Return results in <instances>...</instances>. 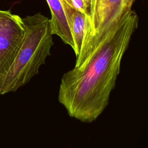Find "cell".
Instances as JSON below:
<instances>
[{
    "label": "cell",
    "instance_id": "6da1fadb",
    "mask_svg": "<svg viewBox=\"0 0 148 148\" xmlns=\"http://www.w3.org/2000/svg\"><path fill=\"white\" fill-rule=\"evenodd\" d=\"M138 22L135 11L127 10L83 64L63 75L58 99L70 117L91 123L108 106L121 60Z\"/></svg>",
    "mask_w": 148,
    "mask_h": 148
},
{
    "label": "cell",
    "instance_id": "7a4b0ae2",
    "mask_svg": "<svg viewBox=\"0 0 148 148\" xmlns=\"http://www.w3.org/2000/svg\"><path fill=\"white\" fill-rule=\"evenodd\" d=\"M24 36L8 69L0 75V95L16 91L38 74L53 45L50 19L40 13L23 18Z\"/></svg>",
    "mask_w": 148,
    "mask_h": 148
},
{
    "label": "cell",
    "instance_id": "3957f363",
    "mask_svg": "<svg viewBox=\"0 0 148 148\" xmlns=\"http://www.w3.org/2000/svg\"><path fill=\"white\" fill-rule=\"evenodd\" d=\"M25 32L23 18L5 10L0 15V75L9 67L22 43Z\"/></svg>",
    "mask_w": 148,
    "mask_h": 148
},
{
    "label": "cell",
    "instance_id": "277c9868",
    "mask_svg": "<svg viewBox=\"0 0 148 148\" xmlns=\"http://www.w3.org/2000/svg\"><path fill=\"white\" fill-rule=\"evenodd\" d=\"M73 43V50L76 58L82 51L86 32L88 28V21L86 14L65 2H62Z\"/></svg>",
    "mask_w": 148,
    "mask_h": 148
},
{
    "label": "cell",
    "instance_id": "5b68a950",
    "mask_svg": "<svg viewBox=\"0 0 148 148\" xmlns=\"http://www.w3.org/2000/svg\"><path fill=\"white\" fill-rule=\"evenodd\" d=\"M51 12L50 23L53 35H56L73 48V43L67 17L61 0H46Z\"/></svg>",
    "mask_w": 148,
    "mask_h": 148
},
{
    "label": "cell",
    "instance_id": "8992f818",
    "mask_svg": "<svg viewBox=\"0 0 148 148\" xmlns=\"http://www.w3.org/2000/svg\"><path fill=\"white\" fill-rule=\"evenodd\" d=\"M62 2H66V3H68V4H69V5H71V6H72V2H71V0H61Z\"/></svg>",
    "mask_w": 148,
    "mask_h": 148
},
{
    "label": "cell",
    "instance_id": "52a82bcc",
    "mask_svg": "<svg viewBox=\"0 0 148 148\" xmlns=\"http://www.w3.org/2000/svg\"><path fill=\"white\" fill-rule=\"evenodd\" d=\"M5 10H0V15H1L2 14H3L5 12Z\"/></svg>",
    "mask_w": 148,
    "mask_h": 148
}]
</instances>
